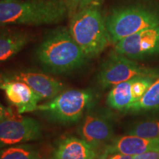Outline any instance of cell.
I'll use <instances>...</instances> for the list:
<instances>
[{
    "mask_svg": "<svg viewBox=\"0 0 159 159\" xmlns=\"http://www.w3.org/2000/svg\"><path fill=\"white\" fill-rule=\"evenodd\" d=\"M36 58L43 70L53 75L78 70L88 60L66 27H57L46 35L38 47Z\"/></svg>",
    "mask_w": 159,
    "mask_h": 159,
    "instance_id": "obj_1",
    "label": "cell"
},
{
    "mask_svg": "<svg viewBox=\"0 0 159 159\" xmlns=\"http://www.w3.org/2000/svg\"><path fill=\"white\" fill-rule=\"evenodd\" d=\"M69 16L65 0H1L0 27L55 25Z\"/></svg>",
    "mask_w": 159,
    "mask_h": 159,
    "instance_id": "obj_2",
    "label": "cell"
},
{
    "mask_svg": "<svg viewBox=\"0 0 159 159\" xmlns=\"http://www.w3.org/2000/svg\"><path fill=\"white\" fill-rule=\"evenodd\" d=\"M70 18L69 32L87 58L99 56L111 40L98 3L78 10Z\"/></svg>",
    "mask_w": 159,
    "mask_h": 159,
    "instance_id": "obj_3",
    "label": "cell"
},
{
    "mask_svg": "<svg viewBox=\"0 0 159 159\" xmlns=\"http://www.w3.org/2000/svg\"><path fill=\"white\" fill-rule=\"evenodd\" d=\"M94 100V95L90 90L70 89L61 91L51 100L39 105L36 111L42 112L52 122L73 124L82 119L91 108Z\"/></svg>",
    "mask_w": 159,
    "mask_h": 159,
    "instance_id": "obj_4",
    "label": "cell"
},
{
    "mask_svg": "<svg viewBox=\"0 0 159 159\" xmlns=\"http://www.w3.org/2000/svg\"><path fill=\"white\" fill-rule=\"evenodd\" d=\"M105 25L111 43L142 30L159 26V13L139 6L115 9L105 18Z\"/></svg>",
    "mask_w": 159,
    "mask_h": 159,
    "instance_id": "obj_5",
    "label": "cell"
},
{
    "mask_svg": "<svg viewBox=\"0 0 159 159\" xmlns=\"http://www.w3.org/2000/svg\"><path fill=\"white\" fill-rule=\"evenodd\" d=\"M138 77H159V70L142 66L133 59L113 52L101 64L97 80L106 89Z\"/></svg>",
    "mask_w": 159,
    "mask_h": 159,
    "instance_id": "obj_6",
    "label": "cell"
},
{
    "mask_svg": "<svg viewBox=\"0 0 159 159\" xmlns=\"http://www.w3.org/2000/svg\"><path fill=\"white\" fill-rule=\"evenodd\" d=\"M42 132V126L36 119L14 116L8 111L0 121V149L39 140Z\"/></svg>",
    "mask_w": 159,
    "mask_h": 159,
    "instance_id": "obj_7",
    "label": "cell"
},
{
    "mask_svg": "<svg viewBox=\"0 0 159 159\" xmlns=\"http://www.w3.org/2000/svg\"><path fill=\"white\" fill-rule=\"evenodd\" d=\"M78 133L81 139L98 150L114 139V125L106 112L90 108L83 117Z\"/></svg>",
    "mask_w": 159,
    "mask_h": 159,
    "instance_id": "obj_8",
    "label": "cell"
},
{
    "mask_svg": "<svg viewBox=\"0 0 159 159\" xmlns=\"http://www.w3.org/2000/svg\"><path fill=\"white\" fill-rule=\"evenodd\" d=\"M114 52L133 60L159 53V26L150 27L122 39L114 44Z\"/></svg>",
    "mask_w": 159,
    "mask_h": 159,
    "instance_id": "obj_9",
    "label": "cell"
},
{
    "mask_svg": "<svg viewBox=\"0 0 159 159\" xmlns=\"http://www.w3.org/2000/svg\"><path fill=\"white\" fill-rule=\"evenodd\" d=\"M0 75L5 78L25 83L43 99H52L61 92L62 83L45 73L31 69L4 71Z\"/></svg>",
    "mask_w": 159,
    "mask_h": 159,
    "instance_id": "obj_10",
    "label": "cell"
},
{
    "mask_svg": "<svg viewBox=\"0 0 159 159\" xmlns=\"http://www.w3.org/2000/svg\"><path fill=\"white\" fill-rule=\"evenodd\" d=\"M159 151V138L148 139L133 135L114 137L108 144L103 147L99 159H104L109 155L122 153L137 156L149 152Z\"/></svg>",
    "mask_w": 159,
    "mask_h": 159,
    "instance_id": "obj_11",
    "label": "cell"
},
{
    "mask_svg": "<svg viewBox=\"0 0 159 159\" xmlns=\"http://www.w3.org/2000/svg\"><path fill=\"white\" fill-rule=\"evenodd\" d=\"M0 89L5 91L9 102L17 108L19 114L36 111L41 97L25 83L5 78L0 75Z\"/></svg>",
    "mask_w": 159,
    "mask_h": 159,
    "instance_id": "obj_12",
    "label": "cell"
},
{
    "mask_svg": "<svg viewBox=\"0 0 159 159\" xmlns=\"http://www.w3.org/2000/svg\"><path fill=\"white\" fill-rule=\"evenodd\" d=\"M97 150L81 138L68 136L57 143L49 159H97Z\"/></svg>",
    "mask_w": 159,
    "mask_h": 159,
    "instance_id": "obj_13",
    "label": "cell"
},
{
    "mask_svg": "<svg viewBox=\"0 0 159 159\" xmlns=\"http://www.w3.org/2000/svg\"><path fill=\"white\" fill-rule=\"evenodd\" d=\"M31 36L21 30L0 27V63L8 61L30 43Z\"/></svg>",
    "mask_w": 159,
    "mask_h": 159,
    "instance_id": "obj_14",
    "label": "cell"
},
{
    "mask_svg": "<svg viewBox=\"0 0 159 159\" xmlns=\"http://www.w3.org/2000/svg\"><path fill=\"white\" fill-rule=\"evenodd\" d=\"M133 80L125 81L113 86L107 96L106 102L110 108L120 111H128L134 103L131 93Z\"/></svg>",
    "mask_w": 159,
    "mask_h": 159,
    "instance_id": "obj_15",
    "label": "cell"
},
{
    "mask_svg": "<svg viewBox=\"0 0 159 159\" xmlns=\"http://www.w3.org/2000/svg\"><path fill=\"white\" fill-rule=\"evenodd\" d=\"M0 159H41V154L35 146L25 143L0 149Z\"/></svg>",
    "mask_w": 159,
    "mask_h": 159,
    "instance_id": "obj_16",
    "label": "cell"
},
{
    "mask_svg": "<svg viewBox=\"0 0 159 159\" xmlns=\"http://www.w3.org/2000/svg\"><path fill=\"white\" fill-rule=\"evenodd\" d=\"M159 108V77L154 81L144 96L131 105L129 111H142Z\"/></svg>",
    "mask_w": 159,
    "mask_h": 159,
    "instance_id": "obj_17",
    "label": "cell"
},
{
    "mask_svg": "<svg viewBox=\"0 0 159 159\" xmlns=\"http://www.w3.org/2000/svg\"><path fill=\"white\" fill-rule=\"evenodd\" d=\"M127 134L148 139L159 138V120H147L136 123L127 130Z\"/></svg>",
    "mask_w": 159,
    "mask_h": 159,
    "instance_id": "obj_18",
    "label": "cell"
},
{
    "mask_svg": "<svg viewBox=\"0 0 159 159\" xmlns=\"http://www.w3.org/2000/svg\"><path fill=\"white\" fill-rule=\"evenodd\" d=\"M158 78V77H138L134 78L131 85V93L134 103L139 101L144 96L151 85Z\"/></svg>",
    "mask_w": 159,
    "mask_h": 159,
    "instance_id": "obj_19",
    "label": "cell"
},
{
    "mask_svg": "<svg viewBox=\"0 0 159 159\" xmlns=\"http://www.w3.org/2000/svg\"><path fill=\"white\" fill-rule=\"evenodd\" d=\"M65 1L66 2L67 7H68L69 17H71L78 11L82 0H65Z\"/></svg>",
    "mask_w": 159,
    "mask_h": 159,
    "instance_id": "obj_20",
    "label": "cell"
},
{
    "mask_svg": "<svg viewBox=\"0 0 159 159\" xmlns=\"http://www.w3.org/2000/svg\"><path fill=\"white\" fill-rule=\"evenodd\" d=\"M134 159H159V151L137 155L134 156Z\"/></svg>",
    "mask_w": 159,
    "mask_h": 159,
    "instance_id": "obj_21",
    "label": "cell"
},
{
    "mask_svg": "<svg viewBox=\"0 0 159 159\" xmlns=\"http://www.w3.org/2000/svg\"><path fill=\"white\" fill-rule=\"evenodd\" d=\"M104 159H134V156L122 153H114L109 155Z\"/></svg>",
    "mask_w": 159,
    "mask_h": 159,
    "instance_id": "obj_22",
    "label": "cell"
},
{
    "mask_svg": "<svg viewBox=\"0 0 159 159\" xmlns=\"http://www.w3.org/2000/svg\"><path fill=\"white\" fill-rule=\"evenodd\" d=\"M98 3V0H82L80 5L79 9H82L83 7H87V6L91 5V4Z\"/></svg>",
    "mask_w": 159,
    "mask_h": 159,
    "instance_id": "obj_23",
    "label": "cell"
},
{
    "mask_svg": "<svg viewBox=\"0 0 159 159\" xmlns=\"http://www.w3.org/2000/svg\"><path fill=\"white\" fill-rule=\"evenodd\" d=\"M7 112H8V110L0 102V121L5 118V116L7 115Z\"/></svg>",
    "mask_w": 159,
    "mask_h": 159,
    "instance_id": "obj_24",
    "label": "cell"
}]
</instances>
